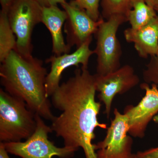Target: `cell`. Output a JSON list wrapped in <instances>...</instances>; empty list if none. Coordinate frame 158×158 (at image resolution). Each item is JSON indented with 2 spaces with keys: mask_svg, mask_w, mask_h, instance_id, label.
Instances as JSON below:
<instances>
[{
  "mask_svg": "<svg viewBox=\"0 0 158 158\" xmlns=\"http://www.w3.org/2000/svg\"><path fill=\"white\" fill-rule=\"evenodd\" d=\"M96 92L95 75L81 67L51 96L52 105L62 112L52 121L51 128L63 139L65 147L81 148L86 158H98L92 143L95 129H107L98 121L102 105L96 101Z\"/></svg>",
  "mask_w": 158,
  "mask_h": 158,
  "instance_id": "obj_1",
  "label": "cell"
},
{
  "mask_svg": "<svg viewBox=\"0 0 158 158\" xmlns=\"http://www.w3.org/2000/svg\"><path fill=\"white\" fill-rule=\"evenodd\" d=\"M47 71L42 60L23 56L13 50L1 62L0 77L4 90L21 99L28 107L43 118H55L45 89Z\"/></svg>",
  "mask_w": 158,
  "mask_h": 158,
  "instance_id": "obj_2",
  "label": "cell"
},
{
  "mask_svg": "<svg viewBox=\"0 0 158 158\" xmlns=\"http://www.w3.org/2000/svg\"><path fill=\"white\" fill-rule=\"evenodd\" d=\"M36 116L25 102L0 89V142H19L31 137L37 127Z\"/></svg>",
  "mask_w": 158,
  "mask_h": 158,
  "instance_id": "obj_3",
  "label": "cell"
},
{
  "mask_svg": "<svg viewBox=\"0 0 158 158\" xmlns=\"http://www.w3.org/2000/svg\"><path fill=\"white\" fill-rule=\"evenodd\" d=\"M127 21L125 16L114 15L107 20H104L99 26L94 34L96 45L94 52L97 56L98 75H105L121 67L122 50L116 34L119 27Z\"/></svg>",
  "mask_w": 158,
  "mask_h": 158,
  "instance_id": "obj_4",
  "label": "cell"
},
{
  "mask_svg": "<svg viewBox=\"0 0 158 158\" xmlns=\"http://www.w3.org/2000/svg\"><path fill=\"white\" fill-rule=\"evenodd\" d=\"M37 125L33 135L24 141L6 142L4 146L9 153L21 158H59L73 157L77 150L65 147H58L48 139L53 132L43 118L36 114Z\"/></svg>",
  "mask_w": 158,
  "mask_h": 158,
  "instance_id": "obj_5",
  "label": "cell"
},
{
  "mask_svg": "<svg viewBox=\"0 0 158 158\" xmlns=\"http://www.w3.org/2000/svg\"><path fill=\"white\" fill-rule=\"evenodd\" d=\"M42 7L34 0H15L8 9L9 23L16 37L15 49L26 57L32 56V34L42 20Z\"/></svg>",
  "mask_w": 158,
  "mask_h": 158,
  "instance_id": "obj_6",
  "label": "cell"
},
{
  "mask_svg": "<svg viewBox=\"0 0 158 158\" xmlns=\"http://www.w3.org/2000/svg\"><path fill=\"white\" fill-rule=\"evenodd\" d=\"M114 118L103 140L94 144L98 158H129L132 154V138L128 135V119L116 108Z\"/></svg>",
  "mask_w": 158,
  "mask_h": 158,
  "instance_id": "obj_7",
  "label": "cell"
},
{
  "mask_svg": "<svg viewBox=\"0 0 158 158\" xmlns=\"http://www.w3.org/2000/svg\"><path fill=\"white\" fill-rule=\"evenodd\" d=\"M97 91L100 101L105 105V112L109 118L112 102L117 94H122L139 84L140 78L132 66L125 65L116 71L103 76L94 74Z\"/></svg>",
  "mask_w": 158,
  "mask_h": 158,
  "instance_id": "obj_8",
  "label": "cell"
},
{
  "mask_svg": "<svg viewBox=\"0 0 158 158\" xmlns=\"http://www.w3.org/2000/svg\"><path fill=\"white\" fill-rule=\"evenodd\" d=\"M60 5L67 15L64 24V32L66 34V44L69 52L74 46L78 48L95 34L99 26L104 19L101 17L98 21H95L72 1L69 3L65 1Z\"/></svg>",
  "mask_w": 158,
  "mask_h": 158,
  "instance_id": "obj_9",
  "label": "cell"
},
{
  "mask_svg": "<svg viewBox=\"0 0 158 158\" xmlns=\"http://www.w3.org/2000/svg\"><path fill=\"white\" fill-rule=\"evenodd\" d=\"M145 95L137 106L128 105L125 108L124 114L128 119V133L134 138H142L145 135L148 125L158 113V86L147 83L141 85Z\"/></svg>",
  "mask_w": 158,
  "mask_h": 158,
  "instance_id": "obj_10",
  "label": "cell"
},
{
  "mask_svg": "<svg viewBox=\"0 0 158 158\" xmlns=\"http://www.w3.org/2000/svg\"><path fill=\"white\" fill-rule=\"evenodd\" d=\"M92 40V37H90L72 53L54 55L46 59V63H50L51 66L45 83L46 92L48 98L60 86L62 74L65 69L73 66L78 67L80 64L82 68H88L89 59L94 54V50L90 48Z\"/></svg>",
  "mask_w": 158,
  "mask_h": 158,
  "instance_id": "obj_11",
  "label": "cell"
},
{
  "mask_svg": "<svg viewBox=\"0 0 158 158\" xmlns=\"http://www.w3.org/2000/svg\"><path fill=\"white\" fill-rule=\"evenodd\" d=\"M128 43H133L138 56L147 59L158 54V15L146 25L134 30L126 29L123 32Z\"/></svg>",
  "mask_w": 158,
  "mask_h": 158,
  "instance_id": "obj_12",
  "label": "cell"
},
{
  "mask_svg": "<svg viewBox=\"0 0 158 158\" xmlns=\"http://www.w3.org/2000/svg\"><path fill=\"white\" fill-rule=\"evenodd\" d=\"M67 17L65 10H61L57 6L42 8L41 23L50 33L52 41V52L56 56L69 53L62 31V26Z\"/></svg>",
  "mask_w": 158,
  "mask_h": 158,
  "instance_id": "obj_13",
  "label": "cell"
},
{
  "mask_svg": "<svg viewBox=\"0 0 158 158\" xmlns=\"http://www.w3.org/2000/svg\"><path fill=\"white\" fill-rule=\"evenodd\" d=\"M132 9L128 16L131 27L137 30L146 25L157 15L155 9L144 0H131Z\"/></svg>",
  "mask_w": 158,
  "mask_h": 158,
  "instance_id": "obj_14",
  "label": "cell"
},
{
  "mask_svg": "<svg viewBox=\"0 0 158 158\" xmlns=\"http://www.w3.org/2000/svg\"><path fill=\"white\" fill-rule=\"evenodd\" d=\"M8 9H2L0 13V62H2L13 50L16 39L11 28L8 16Z\"/></svg>",
  "mask_w": 158,
  "mask_h": 158,
  "instance_id": "obj_15",
  "label": "cell"
},
{
  "mask_svg": "<svg viewBox=\"0 0 158 158\" xmlns=\"http://www.w3.org/2000/svg\"><path fill=\"white\" fill-rule=\"evenodd\" d=\"M102 17L105 20L114 15L127 18L132 9L131 0H101Z\"/></svg>",
  "mask_w": 158,
  "mask_h": 158,
  "instance_id": "obj_16",
  "label": "cell"
},
{
  "mask_svg": "<svg viewBox=\"0 0 158 158\" xmlns=\"http://www.w3.org/2000/svg\"><path fill=\"white\" fill-rule=\"evenodd\" d=\"M142 76L145 83L155 84L158 86V54L150 57L149 62L143 70Z\"/></svg>",
  "mask_w": 158,
  "mask_h": 158,
  "instance_id": "obj_17",
  "label": "cell"
},
{
  "mask_svg": "<svg viewBox=\"0 0 158 158\" xmlns=\"http://www.w3.org/2000/svg\"><path fill=\"white\" fill-rule=\"evenodd\" d=\"M72 1L78 7L85 10L94 20L98 21L101 18L99 10L100 0H72Z\"/></svg>",
  "mask_w": 158,
  "mask_h": 158,
  "instance_id": "obj_18",
  "label": "cell"
},
{
  "mask_svg": "<svg viewBox=\"0 0 158 158\" xmlns=\"http://www.w3.org/2000/svg\"><path fill=\"white\" fill-rule=\"evenodd\" d=\"M136 155L138 158H158V147L138 152Z\"/></svg>",
  "mask_w": 158,
  "mask_h": 158,
  "instance_id": "obj_19",
  "label": "cell"
},
{
  "mask_svg": "<svg viewBox=\"0 0 158 158\" xmlns=\"http://www.w3.org/2000/svg\"><path fill=\"white\" fill-rule=\"evenodd\" d=\"M42 7H48L53 6H57L58 4H62L66 0H34Z\"/></svg>",
  "mask_w": 158,
  "mask_h": 158,
  "instance_id": "obj_20",
  "label": "cell"
},
{
  "mask_svg": "<svg viewBox=\"0 0 158 158\" xmlns=\"http://www.w3.org/2000/svg\"><path fill=\"white\" fill-rule=\"evenodd\" d=\"M0 158H10L9 153L4 146V143L0 142Z\"/></svg>",
  "mask_w": 158,
  "mask_h": 158,
  "instance_id": "obj_21",
  "label": "cell"
},
{
  "mask_svg": "<svg viewBox=\"0 0 158 158\" xmlns=\"http://www.w3.org/2000/svg\"><path fill=\"white\" fill-rule=\"evenodd\" d=\"M15 0H0L2 9H9V6Z\"/></svg>",
  "mask_w": 158,
  "mask_h": 158,
  "instance_id": "obj_22",
  "label": "cell"
},
{
  "mask_svg": "<svg viewBox=\"0 0 158 158\" xmlns=\"http://www.w3.org/2000/svg\"><path fill=\"white\" fill-rule=\"evenodd\" d=\"M148 6L155 8L158 6V0H144Z\"/></svg>",
  "mask_w": 158,
  "mask_h": 158,
  "instance_id": "obj_23",
  "label": "cell"
},
{
  "mask_svg": "<svg viewBox=\"0 0 158 158\" xmlns=\"http://www.w3.org/2000/svg\"><path fill=\"white\" fill-rule=\"evenodd\" d=\"M129 158H138L136 156V154H132Z\"/></svg>",
  "mask_w": 158,
  "mask_h": 158,
  "instance_id": "obj_24",
  "label": "cell"
},
{
  "mask_svg": "<svg viewBox=\"0 0 158 158\" xmlns=\"http://www.w3.org/2000/svg\"><path fill=\"white\" fill-rule=\"evenodd\" d=\"M154 9H155V10L156 12H158V6L155 7V8H154Z\"/></svg>",
  "mask_w": 158,
  "mask_h": 158,
  "instance_id": "obj_25",
  "label": "cell"
}]
</instances>
